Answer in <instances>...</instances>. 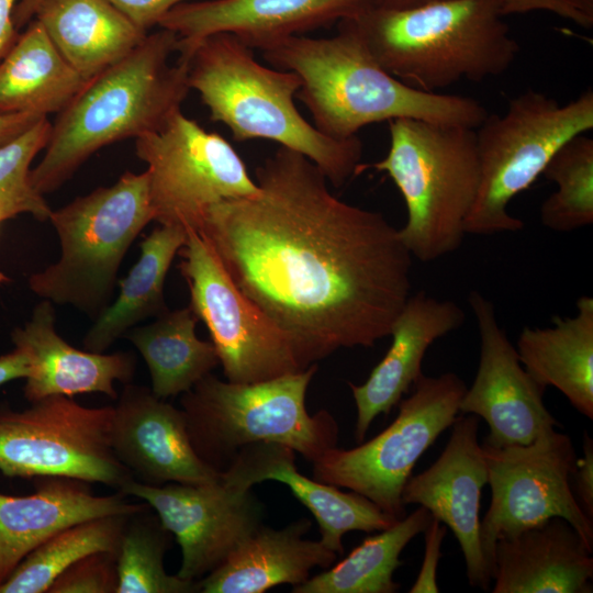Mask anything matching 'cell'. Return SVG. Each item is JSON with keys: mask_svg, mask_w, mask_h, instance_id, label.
I'll use <instances>...</instances> for the list:
<instances>
[{"mask_svg": "<svg viewBox=\"0 0 593 593\" xmlns=\"http://www.w3.org/2000/svg\"><path fill=\"white\" fill-rule=\"evenodd\" d=\"M466 389L454 372L423 374L385 429L355 448H331L312 462V478L356 492L391 517L403 518V488L417 460L452 425Z\"/></svg>", "mask_w": 593, "mask_h": 593, "instance_id": "10", "label": "cell"}, {"mask_svg": "<svg viewBox=\"0 0 593 593\" xmlns=\"http://www.w3.org/2000/svg\"><path fill=\"white\" fill-rule=\"evenodd\" d=\"M444 0H373L374 7L385 9H411Z\"/></svg>", "mask_w": 593, "mask_h": 593, "instance_id": "46", "label": "cell"}, {"mask_svg": "<svg viewBox=\"0 0 593 593\" xmlns=\"http://www.w3.org/2000/svg\"><path fill=\"white\" fill-rule=\"evenodd\" d=\"M14 347L30 358L24 396L32 403L47 396L102 393L118 399L114 383H130L135 372L131 353H94L70 346L55 329L53 303L43 300L31 318L11 334Z\"/></svg>", "mask_w": 593, "mask_h": 593, "instance_id": "22", "label": "cell"}, {"mask_svg": "<svg viewBox=\"0 0 593 593\" xmlns=\"http://www.w3.org/2000/svg\"><path fill=\"white\" fill-rule=\"evenodd\" d=\"M465 318L463 310L452 300H440L425 291L410 295L391 326L392 342L384 357L362 384L349 382L357 410V441H362L373 419L388 415L423 376L428 348L459 328Z\"/></svg>", "mask_w": 593, "mask_h": 593, "instance_id": "21", "label": "cell"}, {"mask_svg": "<svg viewBox=\"0 0 593 593\" xmlns=\"http://www.w3.org/2000/svg\"><path fill=\"white\" fill-rule=\"evenodd\" d=\"M437 460L423 472L411 475L402 491V502L418 504L433 518L451 529L466 563L468 582L483 591L491 589L480 541V499L488 484V467L478 439L479 417L461 414Z\"/></svg>", "mask_w": 593, "mask_h": 593, "instance_id": "17", "label": "cell"}, {"mask_svg": "<svg viewBox=\"0 0 593 593\" xmlns=\"http://www.w3.org/2000/svg\"><path fill=\"white\" fill-rule=\"evenodd\" d=\"M373 0H203L171 9L158 26L191 46L215 33H231L253 49L351 18Z\"/></svg>", "mask_w": 593, "mask_h": 593, "instance_id": "19", "label": "cell"}, {"mask_svg": "<svg viewBox=\"0 0 593 593\" xmlns=\"http://www.w3.org/2000/svg\"><path fill=\"white\" fill-rule=\"evenodd\" d=\"M593 128V91L560 105L527 89L475 128L480 182L465 223L466 234L494 235L521 231L524 223L508 212L510 202L541 176L556 152Z\"/></svg>", "mask_w": 593, "mask_h": 593, "instance_id": "9", "label": "cell"}, {"mask_svg": "<svg viewBox=\"0 0 593 593\" xmlns=\"http://www.w3.org/2000/svg\"><path fill=\"white\" fill-rule=\"evenodd\" d=\"M178 53L189 58L190 90L235 141L268 139L300 153L336 188L357 176L361 141L331 138L305 120L294 103L301 87L295 72L261 65L254 49L231 33L179 46Z\"/></svg>", "mask_w": 593, "mask_h": 593, "instance_id": "4", "label": "cell"}, {"mask_svg": "<svg viewBox=\"0 0 593 593\" xmlns=\"http://www.w3.org/2000/svg\"><path fill=\"white\" fill-rule=\"evenodd\" d=\"M550 327L525 326L516 343L526 371L542 387L558 389L582 415L593 418V298L577 301V313L555 316Z\"/></svg>", "mask_w": 593, "mask_h": 593, "instance_id": "26", "label": "cell"}, {"mask_svg": "<svg viewBox=\"0 0 593 593\" xmlns=\"http://www.w3.org/2000/svg\"><path fill=\"white\" fill-rule=\"evenodd\" d=\"M44 116L35 113L0 114V146L22 134Z\"/></svg>", "mask_w": 593, "mask_h": 593, "instance_id": "43", "label": "cell"}, {"mask_svg": "<svg viewBox=\"0 0 593 593\" xmlns=\"http://www.w3.org/2000/svg\"><path fill=\"white\" fill-rule=\"evenodd\" d=\"M503 0H444L411 9L371 5L342 20L377 63L404 83L437 93L505 72L519 46Z\"/></svg>", "mask_w": 593, "mask_h": 593, "instance_id": "5", "label": "cell"}, {"mask_svg": "<svg viewBox=\"0 0 593 593\" xmlns=\"http://www.w3.org/2000/svg\"><path fill=\"white\" fill-rule=\"evenodd\" d=\"M135 153L147 165L159 225L199 232L211 206L259 191L236 149L181 110L157 131L136 138Z\"/></svg>", "mask_w": 593, "mask_h": 593, "instance_id": "12", "label": "cell"}, {"mask_svg": "<svg viewBox=\"0 0 593 593\" xmlns=\"http://www.w3.org/2000/svg\"><path fill=\"white\" fill-rule=\"evenodd\" d=\"M31 372L27 354L20 348L0 356V387L16 379H26Z\"/></svg>", "mask_w": 593, "mask_h": 593, "instance_id": "42", "label": "cell"}, {"mask_svg": "<svg viewBox=\"0 0 593 593\" xmlns=\"http://www.w3.org/2000/svg\"><path fill=\"white\" fill-rule=\"evenodd\" d=\"M188 232L159 225L141 243L139 258L120 282L119 294L96 318L83 337L86 350L104 353L118 338L150 317L168 311L165 281L184 245Z\"/></svg>", "mask_w": 593, "mask_h": 593, "instance_id": "29", "label": "cell"}, {"mask_svg": "<svg viewBox=\"0 0 593 593\" xmlns=\"http://www.w3.org/2000/svg\"><path fill=\"white\" fill-rule=\"evenodd\" d=\"M135 26L148 33L175 7L188 0H108Z\"/></svg>", "mask_w": 593, "mask_h": 593, "instance_id": "39", "label": "cell"}, {"mask_svg": "<svg viewBox=\"0 0 593 593\" xmlns=\"http://www.w3.org/2000/svg\"><path fill=\"white\" fill-rule=\"evenodd\" d=\"M179 36L167 29L147 34L125 57L91 78L58 113L30 181L41 194L54 192L99 149L160 128L190 90L189 58L178 54Z\"/></svg>", "mask_w": 593, "mask_h": 593, "instance_id": "3", "label": "cell"}, {"mask_svg": "<svg viewBox=\"0 0 593 593\" xmlns=\"http://www.w3.org/2000/svg\"><path fill=\"white\" fill-rule=\"evenodd\" d=\"M38 2L40 0H21L15 4L13 23L18 31L33 20Z\"/></svg>", "mask_w": 593, "mask_h": 593, "instance_id": "45", "label": "cell"}, {"mask_svg": "<svg viewBox=\"0 0 593 593\" xmlns=\"http://www.w3.org/2000/svg\"><path fill=\"white\" fill-rule=\"evenodd\" d=\"M171 534L158 516L141 511L131 515L116 551V593H193L198 581L167 573L164 557Z\"/></svg>", "mask_w": 593, "mask_h": 593, "instance_id": "33", "label": "cell"}, {"mask_svg": "<svg viewBox=\"0 0 593 593\" xmlns=\"http://www.w3.org/2000/svg\"><path fill=\"white\" fill-rule=\"evenodd\" d=\"M113 407L112 448L134 480L160 486L221 478L194 451L183 411L157 398L150 388L126 383Z\"/></svg>", "mask_w": 593, "mask_h": 593, "instance_id": "18", "label": "cell"}, {"mask_svg": "<svg viewBox=\"0 0 593 593\" xmlns=\"http://www.w3.org/2000/svg\"><path fill=\"white\" fill-rule=\"evenodd\" d=\"M52 123L47 116L12 141L0 146V192L33 188L30 181L31 164L45 149L51 137Z\"/></svg>", "mask_w": 593, "mask_h": 593, "instance_id": "35", "label": "cell"}, {"mask_svg": "<svg viewBox=\"0 0 593 593\" xmlns=\"http://www.w3.org/2000/svg\"><path fill=\"white\" fill-rule=\"evenodd\" d=\"M481 445L491 501L480 522V541L491 579L496 541L551 517L567 519L593 549V519L571 485L577 455L569 435L551 428L527 445Z\"/></svg>", "mask_w": 593, "mask_h": 593, "instance_id": "13", "label": "cell"}, {"mask_svg": "<svg viewBox=\"0 0 593 593\" xmlns=\"http://www.w3.org/2000/svg\"><path fill=\"white\" fill-rule=\"evenodd\" d=\"M48 221L60 256L31 275L29 288L43 300L96 318L110 304L128 248L154 221L148 172L127 170L113 184L52 210Z\"/></svg>", "mask_w": 593, "mask_h": 593, "instance_id": "8", "label": "cell"}, {"mask_svg": "<svg viewBox=\"0 0 593 593\" xmlns=\"http://www.w3.org/2000/svg\"><path fill=\"white\" fill-rule=\"evenodd\" d=\"M468 303L479 331L480 358L459 413L486 422V445H527L560 425L545 405L546 388L523 367L515 346L497 322L494 304L477 290L469 293Z\"/></svg>", "mask_w": 593, "mask_h": 593, "instance_id": "16", "label": "cell"}, {"mask_svg": "<svg viewBox=\"0 0 593 593\" xmlns=\"http://www.w3.org/2000/svg\"><path fill=\"white\" fill-rule=\"evenodd\" d=\"M258 51L270 66L300 77L296 98L331 138H351L369 124L403 118L477 128L488 116L472 98L425 92L396 79L344 22L333 36H289Z\"/></svg>", "mask_w": 593, "mask_h": 593, "instance_id": "2", "label": "cell"}, {"mask_svg": "<svg viewBox=\"0 0 593 593\" xmlns=\"http://www.w3.org/2000/svg\"><path fill=\"white\" fill-rule=\"evenodd\" d=\"M148 504L181 549L177 575L199 581L220 567L264 522L265 506L251 489L225 484L160 486L128 481L121 491Z\"/></svg>", "mask_w": 593, "mask_h": 593, "instance_id": "15", "label": "cell"}, {"mask_svg": "<svg viewBox=\"0 0 593 593\" xmlns=\"http://www.w3.org/2000/svg\"><path fill=\"white\" fill-rule=\"evenodd\" d=\"M88 81L33 19L0 59V114L59 113Z\"/></svg>", "mask_w": 593, "mask_h": 593, "instance_id": "28", "label": "cell"}, {"mask_svg": "<svg viewBox=\"0 0 593 593\" xmlns=\"http://www.w3.org/2000/svg\"><path fill=\"white\" fill-rule=\"evenodd\" d=\"M255 174L258 193L211 206L198 233L300 368L389 336L411 295L413 257L399 230L336 198L321 169L289 148Z\"/></svg>", "mask_w": 593, "mask_h": 593, "instance_id": "1", "label": "cell"}, {"mask_svg": "<svg viewBox=\"0 0 593 593\" xmlns=\"http://www.w3.org/2000/svg\"><path fill=\"white\" fill-rule=\"evenodd\" d=\"M533 11H548L583 27L593 24V14L582 10L572 0H503L504 15Z\"/></svg>", "mask_w": 593, "mask_h": 593, "instance_id": "38", "label": "cell"}, {"mask_svg": "<svg viewBox=\"0 0 593 593\" xmlns=\"http://www.w3.org/2000/svg\"><path fill=\"white\" fill-rule=\"evenodd\" d=\"M51 213L52 209L44 195L34 188L0 192V224L19 214H31L38 221H46Z\"/></svg>", "mask_w": 593, "mask_h": 593, "instance_id": "40", "label": "cell"}, {"mask_svg": "<svg viewBox=\"0 0 593 593\" xmlns=\"http://www.w3.org/2000/svg\"><path fill=\"white\" fill-rule=\"evenodd\" d=\"M593 549L564 518L551 517L494 547L492 593H591Z\"/></svg>", "mask_w": 593, "mask_h": 593, "instance_id": "23", "label": "cell"}, {"mask_svg": "<svg viewBox=\"0 0 593 593\" xmlns=\"http://www.w3.org/2000/svg\"><path fill=\"white\" fill-rule=\"evenodd\" d=\"M33 19L63 57L89 80L125 57L148 34L108 0H40Z\"/></svg>", "mask_w": 593, "mask_h": 593, "instance_id": "27", "label": "cell"}, {"mask_svg": "<svg viewBox=\"0 0 593 593\" xmlns=\"http://www.w3.org/2000/svg\"><path fill=\"white\" fill-rule=\"evenodd\" d=\"M131 515L92 518L56 533L16 566L0 584V593H44L64 571L80 559L97 552L116 555Z\"/></svg>", "mask_w": 593, "mask_h": 593, "instance_id": "32", "label": "cell"}, {"mask_svg": "<svg viewBox=\"0 0 593 593\" xmlns=\"http://www.w3.org/2000/svg\"><path fill=\"white\" fill-rule=\"evenodd\" d=\"M221 479L242 490L267 480L286 484L316 519L321 542L337 555L344 553L346 533L379 532L398 521L356 492H343L335 485L300 473L295 451L279 443L258 441L242 447L221 472Z\"/></svg>", "mask_w": 593, "mask_h": 593, "instance_id": "20", "label": "cell"}, {"mask_svg": "<svg viewBox=\"0 0 593 593\" xmlns=\"http://www.w3.org/2000/svg\"><path fill=\"white\" fill-rule=\"evenodd\" d=\"M82 483L53 478L30 495L0 493V584L32 550L56 533L88 519L131 515L148 507L145 502L127 501L122 492L93 495Z\"/></svg>", "mask_w": 593, "mask_h": 593, "instance_id": "24", "label": "cell"}, {"mask_svg": "<svg viewBox=\"0 0 593 593\" xmlns=\"http://www.w3.org/2000/svg\"><path fill=\"white\" fill-rule=\"evenodd\" d=\"M557 186L540 206L541 224L571 232L593 223V139L580 134L561 146L541 174Z\"/></svg>", "mask_w": 593, "mask_h": 593, "instance_id": "34", "label": "cell"}, {"mask_svg": "<svg viewBox=\"0 0 593 593\" xmlns=\"http://www.w3.org/2000/svg\"><path fill=\"white\" fill-rule=\"evenodd\" d=\"M427 508L419 506L390 527L367 537L348 556L305 582L293 586V593H394L393 579L401 566L400 555L407 544L424 533L432 521Z\"/></svg>", "mask_w": 593, "mask_h": 593, "instance_id": "31", "label": "cell"}, {"mask_svg": "<svg viewBox=\"0 0 593 593\" xmlns=\"http://www.w3.org/2000/svg\"><path fill=\"white\" fill-rule=\"evenodd\" d=\"M113 413V406L86 407L63 395L23 411H0V471L101 483L120 492L134 478L112 448Z\"/></svg>", "mask_w": 593, "mask_h": 593, "instance_id": "11", "label": "cell"}, {"mask_svg": "<svg viewBox=\"0 0 593 593\" xmlns=\"http://www.w3.org/2000/svg\"><path fill=\"white\" fill-rule=\"evenodd\" d=\"M15 0H0V59L8 53L19 36L13 23Z\"/></svg>", "mask_w": 593, "mask_h": 593, "instance_id": "44", "label": "cell"}, {"mask_svg": "<svg viewBox=\"0 0 593 593\" xmlns=\"http://www.w3.org/2000/svg\"><path fill=\"white\" fill-rule=\"evenodd\" d=\"M198 321L188 305L168 310L124 335L146 362L150 390L157 398L165 400L188 392L220 365L213 344L197 336Z\"/></svg>", "mask_w": 593, "mask_h": 593, "instance_id": "30", "label": "cell"}, {"mask_svg": "<svg viewBox=\"0 0 593 593\" xmlns=\"http://www.w3.org/2000/svg\"><path fill=\"white\" fill-rule=\"evenodd\" d=\"M178 255L189 306L205 324L227 381L255 383L302 370L287 337L236 287L198 232H188Z\"/></svg>", "mask_w": 593, "mask_h": 593, "instance_id": "14", "label": "cell"}, {"mask_svg": "<svg viewBox=\"0 0 593 593\" xmlns=\"http://www.w3.org/2000/svg\"><path fill=\"white\" fill-rule=\"evenodd\" d=\"M447 530L436 518L424 530L425 550L419 573L410 589V593H436L439 591L436 578L438 562L441 556V542Z\"/></svg>", "mask_w": 593, "mask_h": 593, "instance_id": "37", "label": "cell"}, {"mask_svg": "<svg viewBox=\"0 0 593 593\" xmlns=\"http://www.w3.org/2000/svg\"><path fill=\"white\" fill-rule=\"evenodd\" d=\"M312 522L299 518L283 528L264 524L215 570L198 581L202 593H264L305 582L314 568L327 569L337 553L321 540L305 539Z\"/></svg>", "mask_w": 593, "mask_h": 593, "instance_id": "25", "label": "cell"}, {"mask_svg": "<svg viewBox=\"0 0 593 593\" xmlns=\"http://www.w3.org/2000/svg\"><path fill=\"white\" fill-rule=\"evenodd\" d=\"M574 3H577L581 9L586 11L590 14H593V0H572Z\"/></svg>", "mask_w": 593, "mask_h": 593, "instance_id": "47", "label": "cell"}, {"mask_svg": "<svg viewBox=\"0 0 593 593\" xmlns=\"http://www.w3.org/2000/svg\"><path fill=\"white\" fill-rule=\"evenodd\" d=\"M389 134L387 156L361 163L357 175L373 168L392 179L407 211L403 244L413 258L435 261L466 235L480 182L475 128L403 118L389 121Z\"/></svg>", "mask_w": 593, "mask_h": 593, "instance_id": "6", "label": "cell"}, {"mask_svg": "<svg viewBox=\"0 0 593 593\" xmlns=\"http://www.w3.org/2000/svg\"><path fill=\"white\" fill-rule=\"evenodd\" d=\"M574 495L586 516L593 519V440L584 432L583 456L577 458L572 472Z\"/></svg>", "mask_w": 593, "mask_h": 593, "instance_id": "41", "label": "cell"}, {"mask_svg": "<svg viewBox=\"0 0 593 593\" xmlns=\"http://www.w3.org/2000/svg\"><path fill=\"white\" fill-rule=\"evenodd\" d=\"M116 555L97 552L70 566L47 593H116Z\"/></svg>", "mask_w": 593, "mask_h": 593, "instance_id": "36", "label": "cell"}, {"mask_svg": "<svg viewBox=\"0 0 593 593\" xmlns=\"http://www.w3.org/2000/svg\"><path fill=\"white\" fill-rule=\"evenodd\" d=\"M317 363L255 383L209 373L181 394L191 445L209 467L223 472L253 443L283 444L311 462L337 446L338 424L326 410L310 414L306 391Z\"/></svg>", "mask_w": 593, "mask_h": 593, "instance_id": "7", "label": "cell"}]
</instances>
